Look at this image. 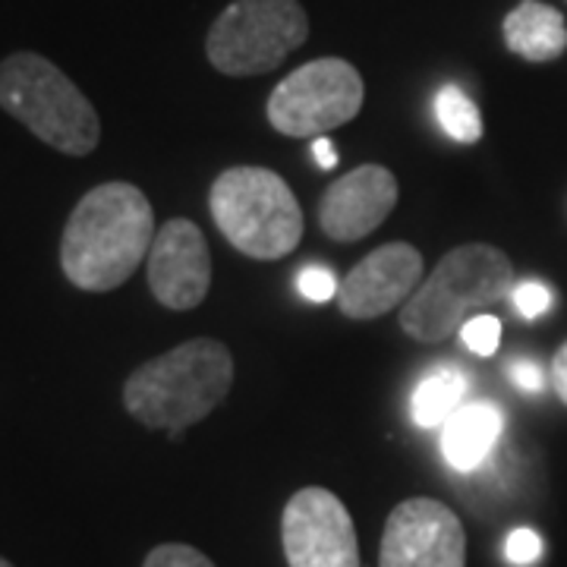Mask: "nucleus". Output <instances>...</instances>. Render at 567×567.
Instances as JSON below:
<instances>
[{"mask_svg":"<svg viewBox=\"0 0 567 567\" xmlns=\"http://www.w3.org/2000/svg\"><path fill=\"white\" fill-rule=\"evenodd\" d=\"M398 181L382 164H363L338 177L319 203V224L334 244H357L379 230L398 205Z\"/></svg>","mask_w":567,"mask_h":567,"instance_id":"f8f14e48","label":"nucleus"},{"mask_svg":"<svg viewBox=\"0 0 567 567\" xmlns=\"http://www.w3.org/2000/svg\"><path fill=\"white\" fill-rule=\"evenodd\" d=\"M507 375H511V382L520 388V391H543L546 385V375H543V369L536 360H527V357H517V360H511L507 363Z\"/></svg>","mask_w":567,"mask_h":567,"instance_id":"4be33fe9","label":"nucleus"},{"mask_svg":"<svg viewBox=\"0 0 567 567\" xmlns=\"http://www.w3.org/2000/svg\"><path fill=\"white\" fill-rule=\"evenodd\" d=\"M0 107L63 155L85 158L102 142V121L92 102L61 66L32 51L0 63Z\"/></svg>","mask_w":567,"mask_h":567,"instance_id":"20e7f679","label":"nucleus"},{"mask_svg":"<svg viewBox=\"0 0 567 567\" xmlns=\"http://www.w3.org/2000/svg\"><path fill=\"white\" fill-rule=\"evenodd\" d=\"M338 287L341 281L334 278V271L319 268V265H309L300 271V293L312 303H328V300H338Z\"/></svg>","mask_w":567,"mask_h":567,"instance_id":"6ab92c4d","label":"nucleus"},{"mask_svg":"<svg viewBox=\"0 0 567 567\" xmlns=\"http://www.w3.org/2000/svg\"><path fill=\"white\" fill-rule=\"evenodd\" d=\"M551 382H555V391H558L561 404L567 406V341L558 347V353H555V363H551Z\"/></svg>","mask_w":567,"mask_h":567,"instance_id":"5701e85b","label":"nucleus"},{"mask_svg":"<svg viewBox=\"0 0 567 567\" xmlns=\"http://www.w3.org/2000/svg\"><path fill=\"white\" fill-rule=\"evenodd\" d=\"M0 567H13V565H10V561H7V558H0Z\"/></svg>","mask_w":567,"mask_h":567,"instance_id":"393cba45","label":"nucleus"},{"mask_svg":"<svg viewBox=\"0 0 567 567\" xmlns=\"http://www.w3.org/2000/svg\"><path fill=\"white\" fill-rule=\"evenodd\" d=\"M461 341L466 344L470 353L476 357H492L498 350V341H502V322L495 316H473L470 322L461 328Z\"/></svg>","mask_w":567,"mask_h":567,"instance_id":"f3484780","label":"nucleus"},{"mask_svg":"<svg viewBox=\"0 0 567 567\" xmlns=\"http://www.w3.org/2000/svg\"><path fill=\"white\" fill-rule=\"evenodd\" d=\"M208 208L224 240L249 259L275 262L303 240V208L268 167H227L212 183Z\"/></svg>","mask_w":567,"mask_h":567,"instance_id":"39448f33","label":"nucleus"},{"mask_svg":"<svg viewBox=\"0 0 567 567\" xmlns=\"http://www.w3.org/2000/svg\"><path fill=\"white\" fill-rule=\"evenodd\" d=\"M511 284L514 265L498 246H457L401 306V328L420 344H445L473 312L505 300L514 290Z\"/></svg>","mask_w":567,"mask_h":567,"instance_id":"7ed1b4c3","label":"nucleus"},{"mask_svg":"<svg viewBox=\"0 0 567 567\" xmlns=\"http://www.w3.org/2000/svg\"><path fill=\"white\" fill-rule=\"evenodd\" d=\"M155 212L140 186L111 181L89 189L70 212L61 237L66 281L89 293L126 284L155 244Z\"/></svg>","mask_w":567,"mask_h":567,"instance_id":"f257e3e1","label":"nucleus"},{"mask_svg":"<svg viewBox=\"0 0 567 567\" xmlns=\"http://www.w3.org/2000/svg\"><path fill=\"white\" fill-rule=\"evenodd\" d=\"M290 567H360V539L344 502L328 488H300L281 514Z\"/></svg>","mask_w":567,"mask_h":567,"instance_id":"6e6552de","label":"nucleus"},{"mask_svg":"<svg viewBox=\"0 0 567 567\" xmlns=\"http://www.w3.org/2000/svg\"><path fill=\"white\" fill-rule=\"evenodd\" d=\"M309 39L300 0H234L205 35V54L224 76L278 70Z\"/></svg>","mask_w":567,"mask_h":567,"instance_id":"423d86ee","label":"nucleus"},{"mask_svg":"<svg viewBox=\"0 0 567 567\" xmlns=\"http://www.w3.org/2000/svg\"><path fill=\"white\" fill-rule=\"evenodd\" d=\"M363 76L341 58H319L297 66L275 85L268 123L290 140H319L363 111Z\"/></svg>","mask_w":567,"mask_h":567,"instance_id":"0eeeda50","label":"nucleus"},{"mask_svg":"<svg viewBox=\"0 0 567 567\" xmlns=\"http://www.w3.org/2000/svg\"><path fill=\"white\" fill-rule=\"evenodd\" d=\"M466 375L457 365H435L410 394V416L420 429H442V425L466 404Z\"/></svg>","mask_w":567,"mask_h":567,"instance_id":"2eb2a0df","label":"nucleus"},{"mask_svg":"<svg viewBox=\"0 0 567 567\" xmlns=\"http://www.w3.org/2000/svg\"><path fill=\"white\" fill-rule=\"evenodd\" d=\"M379 567H466V533L435 498H406L388 514Z\"/></svg>","mask_w":567,"mask_h":567,"instance_id":"1a4fd4ad","label":"nucleus"},{"mask_svg":"<svg viewBox=\"0 0 567 567\" xmlns=\"http://www.w3.org/2000/svg\"><path fill=\"white\" fill-rule=\"evenodd\" d=\"M435 117L451 140L464 142V145L483 140V114L473 104V99L457 85H445L435 95Z\"/></svg>","mask_w":567,"mask_h":567,"instance_id":"dca6fc26","label":"nucleus"},{"mask_svg":"<svg viewBox=\"0 0 567 567\" xmlns=\"http://www.w3.org/2000/svg\"><path fill=\"white\" fill-rule=\"evenodd\" d=\"M312 158H316V164H319L322 171H331V167H338V152H334V142L328 140V136H319V140H312Z\"/></svg>","mask_w":567,"mask_h":567,"instance_id":"b1692460","label":"nucleus"},{"mask_svg":"<svg viewBox=\"0 0 567 567\" xmlns=\"http://www.w3.org/2000/svg\"><path fill=\"white\" fill-rule=\"evenodd\" d=\"M423 252L410 244H385L350 268L338 287V306L347 319L369 322L404 306L423 281Z\"/></svg>","mask_w":567,"mask_h":567,"instance_id":"9b49d317","label":"nucleus"},{"mask_svg":"<svg viewBox=\"0 0 567 567\" xmlns=\"http://www.w3.org/2000/svg\"><path fill=\"white\" fill-rule=\"evenodd\" d=\"M230 385V350L215 338H193L130 372L123 406L145 429H167L177 435L221 404Z\"/></svg>","mask_w":567,"mask_h":567,"instance_id":"f03ea898","label":"nucleus"},{"mask_svg":"<svg viewBox=\"0 0 567 567\" xmlns=\"http://www.w3.org/2000/svg\"><path fill=\"white\" fill-rule=\"evenodd\" d=\"M505 429V416L495 404L473 401L464 404L442 425V454L454 470L473 473L486 464Z\"/></svg>","mask_w":567,"mask_h":567,"instance_id":"ddd939ff","label":"nucleus"},{"mask_svg":"<svg viewBox=\"0 0 567 567\" xmlns=\"http://www.w3.org/2000/svg\"><path fill=\"white\" fill-rule=\"evenodd\" d=\"M148 290L152 297L174 312L196 309L212 287V252L199 224L189 218H171L158 227L148 249Z\"/></svg>","mask_w":567,"mask_h":567,"instance_id":"9d476101","label":"nucleus"},{"mask_svg":"<svg viewBox=\"0 0 567 567\" xmlns=\"http://www.w3.org/2000/svg\"><path fill=\"white\" fill-rule=\"evenodd\" d=\"M505 555L511 565H517V567L533 565V561L543 555V539H539V536H536L529 527L514 529V533L507 536Z\"/></svg>","mask_w":567,"mask_h":567,"instance_id":"412c9836","label":"nucleus"},{"mask_svg":"<svg viewBox=\"0 0 567 567\" xmlns=\"http://www.w3.org/2000/svg\"><path fill=\"white\" fill-rule=\"evenodd\" d=\"M511 54L529 63L558 61L567 51L565 17L543 0H520L502 22Z\"/></svg>","mask_w":567,"mask_h":567,"instance_id":"4468645a","label":"nucleus"},{"mask_svg":"<svg viewBox=\"0 0 567 567\" xmlns=\"http://www.w3.org/2000/svg\"><path fill=\"white\" fill-rule=\"evenodd\" d=\"M142 567H215V561L199 548L183 546V543H164V546L152 548L145 555Z\"/></svg>","mask_w":567,"mask_h":567,"instance_id":"a211bd4d","label":"nucleus"},{"mask_svg":"<svg viewBox=\"0 0 567 567\" xmlns=\"http://www.w3.org/2000/svg\"><path fill=\"white\" fill-rule=\"evenodd\" d=\"M511 300H514L517 312L524 319H539V316H546L548 306H551V290L539 281H524L511 290Z\"/></svg>","mask_w":567,"mask_h":567,"instance_id":"aec40b11","label":"nucleus"}]
</instances>
